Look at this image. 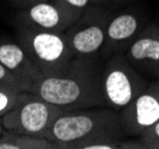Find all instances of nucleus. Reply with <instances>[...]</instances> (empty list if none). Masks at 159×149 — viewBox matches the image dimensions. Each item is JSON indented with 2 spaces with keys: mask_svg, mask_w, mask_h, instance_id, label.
<instances>
[{
  "mask_svg": "<svg viewBox=\"0 0 159 149\" xmlns=\"http://www.w3.org/2000/svg\"><path fill=\"white\" fill-rule=\"evenodd\" d=\"M80 17L69 13L52 1L39 2L27 8L18 10L14 16L16 25L49 32H64Z\"/></svg>",
  "mask_w": 159,
  "mask_h": 149,
  "instance_id": "nucleus-9",
  "label": "nucleus"
},
{
  "mask_svg": "<svg viewBox=\"0 0 159 149\" xmlns=\"http://www.w3.org/2000/svg\"><path fill=\"white\" fill-rule=\"evenodd\" d=\"M50 1H52L53 4L58 5L63 10L76 17H81V14L94 4V0H50Z\"/></svg>",
  "mask_w": 159,
  "mask_h": 149,
  "instance_id": "nucleus-14",
  "label": "nucleus"
},
{
  "mask_svg": "<svg viewBox=\"0 0 159 149\" xmlns=\"http://www.w3.org/2000/svg\"><path fill=\"white\" fill-rule=\"evenodd\" d=\"M113 11L100 5H90L77 21L63 32L74 56L100 53L106 38Z\"/></svg>",
  "mask_w": 159,
  "mask_h": 149,
  "instance_id": "nucleus-6",
  "label": "nucleus"
},
{
  "mask_svg": "<svg viewBox=\"0 0 159 149\" xmlns=\"http://www.w3.org/2000/svg\"><path fill=\"white\" fill-rule=\"evenodd\" d=\"M16 41L44 78L63 75L75 57L63 32H49L16 25Z\"/></svg>",
  "mask_w": 159,
  "mask_h": 149,
  "instance_id": "nucleus-3",
  "label": "nucleus"
},
{
  "mask_svg": "<svg viewBox=\"0 0 159 149\" xmlns=\"http://www.w3.org/2000/svg\"><path fill=\"white\" fill-rule=\"evenodd\" d=\"M0 36H1V35H0Z\"/></svg>",
  "mask_w": 159,
  "mask_h": 149,
  "instance_id": "nucleus-20",
  "label": "nucleus"
},
{
  "mask_svg": "<svg viewBox=\"0 0 159 149\" xmlns=\"http://www.w3.org/2000/svg\"><path fill=\"white\" fill-rule=\"evenodd\" d=\"M139 141L144 144V148L159 149V121L139 136Z\"/></svg>",
  "mask_w": 159,
  "mask_h": 149,
  "instance_id": "nucleus-15",
  "label": "nucleus"
},
{
  "mask_svg": "<svg viewBox=\"0 0 159 149\" xmlns=\"http://www.w3.org/2000/svg\"><path fill=\"white\" fill-rule=\"evenodd\" d=\"M129 1H133V0H94V5H100V6L111 8V7L124 5Z\"/></svg>",
  "mask_w": 159,
  "mask_h": 149,
  "instance_id": "nucleus-18",
  "label": "nucleus"
},
{
  "mask_svg": "<svg viewBox=\"0 0 159 149\" xmlns=\"http://www.w3.org/2000/svg\"><path fill=\"white\" fill-rule=\"evenodd\" d=\"M145 26L146 14L135 7L113 13L107 26L103 46L99 53L100 57L105 61L113 55L125 53Z\"/></svg>",
  "mask_w": 159,
  "mask_h": 149,
  "instance_id": "nucleus-7",
  "label": "nucleus"
},
{
  "mask_svg": "<svg viewBox=\"0 0 159 149\" xmlns=\"http://www.w3.org/2000/svg\"><path fill=\"white\" fill-rule=\"evenodd\" d=\"M147 81L129 63L124 53L103 61L102 91L106 106L120 112L147 87Z\"/></svg>",
  "mask_w": 159,
  "mask_h": 149,
  "instance_id": "nucleus-4",
  "label": "nucleus"
},
{
  "mask_svg": "<svg viewBox=\"0 0 159 149\" xmlns=\"http://www.w3.org/2000/svg\"><path fill=\"white\" fill-rule=\"evenodd\" d=\"M2 125H1V121H0V134H1V131H2Z\"/></svg>",
  "mask_w": 159,
  "mask_h": 149,
  "instance_id": "nucleus-19",
  "label": "nucleus"
},
{
  "mask_svg": "<svg viewBox=\"0 0 159 149\" xmlns=\"http://www.w3.org/2000/svg\"><path fill=\"white\" fill-rule=\"evenodd\" d=\"M0 62L25 92H36L44 76L17 41L0 36Z\"/></svg>",
  "mask_w": 159,
  "mask_h": 149,
  "instance_id": "nucleus-10",
  "label": "nucleus"
},
{
  "mask_svg": "<svg viewBox=\"0 0 159 149\" xmlns=\"http://www.w3.org/2000/svg\"><path fill=\"white\" fill-rule=\"evenodd\" d=\"M0 85L11 87L16 91H19V92H25L24 88L21 87V85L16 80V78L7 70V68L1 62H0Z\"/></svg>",
  "mask_w": 159,
  "mask_h": 149,
  "instance_id": "nucleus-16",
  "label": "nucleus"
},
{
  "mask_svg": "<svg viewBox=\"0 0 159 149\" xmlns=\"http://www.w3.org/2000/svg\"><path fill=\"white\" fill-rule=\"evenodd\" d=\"M57 148L88 149L93 144L120 142L126 136L118 111L107 106H94L64 111L45 134Z\"/></svg>",
  "mask_w": 159,
  "mask_h": 149,
  "instance_id": "nucleus-2",
  "label": "nucleus"
},
{
  "mask_svg": "<svg viewBox=\"0 0 159 149\" xmlns=\"http://www.w3.org/2000/svg\"><path fill=\"white\" fill-rule=\"evenodd\" d=\"M64 111V108L47 102L34 92H25L23 99L0 121L2 128L10 131L45 137L51 124Z\"/></svg>",
  "mask_w": 159,
  "mask_h": 149,
  "instance_id": "nucleus-5",
  "label": "nucleus"
},
{
  "mask_svg": "<svg viewBox=\"0 0 159 149\" xmlns=\"http://www.w3.org/2000/svg\"><path fill=\"white\" fill-rule=\"evenodd\" d=\"M137 70L159 78V26L150 24L124 53Z\"/></svg>",
  "mask_w": 159,
  "mask_h": 149,
  "instance_id": "nucleus-11",
  "label": "nucleus"
},
{
  "mask_svg": "<svg viewBox=\"0 0 159 149\" xmlns=\"http://www.w3.org/2000/svg\"><path fill=\"white\" fill-rule=\"evenodd\" d=\"M24 95L25 92H19L11 87L0 85V118L11 108H13L16 104L23 99Z\"/></svg>",
  "mask_w": 159,
  "mask_h": 149,
  "instance_id": "nucleus-13",
  "label": "nucleus"
},
{
  "mask_svg": "<svg viewBox=\"0 0 159 149\" xmlns=\"http://www.w3.org/2000/svg\"><path fill=\"white\" fill-rule=\"evenodd\" d=\"M125 136L139 137L159 121V80L140 93L128 106L119 112Z\"/></svg>",
  "mask_w": 159,
  "mask_h": 149,
  "instance_id": "nucleus-8",
  "label": "nucleus"
},
{
  "mask_svg": "<svg viewBox=\"0 0 159 149\" xmlns=\"http://www.w3.org/2000/svg\"><path fill=\"white\" fill-rule=\"evenodd\" d=\"M7 1L16 10H23V8H27V7L30 6H33L36 4L45 2V1H50V0H7Z\"/></svg>",
  "mask_w": 159,
  "mask_h": 149,
  "instance_id": "nucleus-17",
  "label": "nucleus"
},
{
  "mask_svg": "<svg viewBox=\"0 0 159 149\" xmlns=\"http://www.w3.org/2000/svg\"><path fill=\"white\" fill-rule=\"evenodd\" d=\"M57 148L45 137L18 134L2 129L0 134V149H52Z\"/></svg>",
  "mask_w": 159,
  "mask_h": 149,
  "instance_id": "nucleus-12",
  "label": "nucleus"
},
{
  "mask_svg": "<svg viewBox=\"0 0 159 149\" xmlns=\"http://www.w3.org/2000/svg\"><path fill=\"white\" fill-rule=\"evenodd\" d=\"M102 68L99 53L75 56L64 74L44 78L34 93L66 111L106 106Z\"/></svg>",
  "mask_w": 159,
  "mask_h": 149,
  "instance_id": "nucleus-1",
  "label": "nucleus"
}]
</instances>
